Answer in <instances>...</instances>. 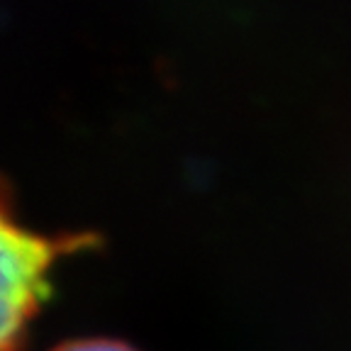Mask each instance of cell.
Wrapping results in <instances>:
<instances>
[{
	"mask_svg": "<svg viewBox=\"0 0 351 351\" xmlns=\"http://www.w3.org/2000/svg\"><path fill=\"white\" fill-rule=\"evenodd\" d=\"M54 351H134L132 346L112 339H83V341H69Z\"/></svg>",
	"mask_w": 351,
	"mask_h": 351,
	"instance_id": "cell-2",
	"label": "cell"
},
{
	"mask_svg": "<svg viewBox=\"0 0 351 351\" xmlns=\"http://www.w3.org/2000/svg\"><path fill=\"white\" fill-rule=\"evenodd\" d=\"M61 252V241L32 234L15 227L5 215L3 222V351H15L22 329L34 315L42 293V280Z\"/></svg>",
	"mask_w": 351,
	"mask_h": 351,
	"instance_id": "cell-1",
	"label": "cell"
}]
</instances>
